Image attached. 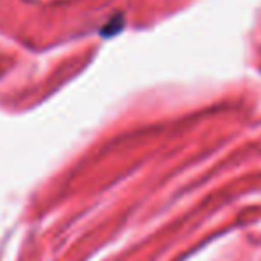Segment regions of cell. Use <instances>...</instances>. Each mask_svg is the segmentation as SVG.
I'll list each match as a JSON object with an SVG mask.
<instances>
[]
</instances>
